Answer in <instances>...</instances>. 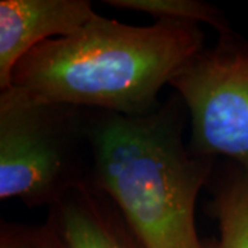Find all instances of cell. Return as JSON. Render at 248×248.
<instances>
[{
  "instance_id": "4",
  "label": "cell",
  "mask_w": 248,
  "mask_h": 248,
  "mask_svg": "<svg viewBox=\"0 0 248 248\" xmlns=\"http://www.w3.org/2000/svg\"><path fill=\"white\" fill-rule=\"evenodd\" d=\"M185 104L189 145L197 153L236 163L248 175V39L218 35L170 81Z\"/></svg>"
},
{
  "instance_id": "6",
  "label": "cell",
  "mask_w": 248,
  "mask_h": 248,
  "mask_svg": "<svg viewBox=\"0 0 248 248\" xmlns=\"http://www.w3.org/2000/svg\"><path fill=\"white\" fill-rule=\"evenodd\" d=\"M47 221L71 248H145L113 202L93 185L48 208Z\"/></svg>"
},
{
  "instance_id": "3",
  "label": "cell",
  "mask_w": 248,
  "mask_h": 248,
  "mask_svg": "<svg viewBox=\"0 0 248 248\" xmlns=\"http://www.w3.org/2000/svg\"><path fill=\"white\" fill-rule=\"evenodd\" d=\"M87 108L0 93V199L51 208L93 184Z\"/></svg>"
},
{
  "instance_id": "8",
  "label": "cell",
  "mask_w": 248,
  "mask_h": 248,
  "mask_svg": "<svg viewBox=\"0 0 248 248\" xmlns=\"http://www.w3.org/2000/svg\"><path fill=\"white\" fill-rule=\"evenodd\" d=\"M105 3L113 9L149 14L156 21L171 19L199 25L207 24L217 29L218 35L228 33L233 29L221 10L199 0H105Z\"/></svg>"
},
{
  "instance_id": "2",
  "label": "cell",
  "mask_w": 248,
  "mask_h": 248,
  "mask_svg": "<svg viewBox=\"0 0 248 248\" xmlns=\"http://www.w3.org/2000/svg\"><path fill=\"white\" fill-rule=\"evenodd\" d=\"M187 122L177 93L145 115L90 109L91 185L113 202L145 248H204L196 202L218 159L190 148Z\"/></svg>"
},
{
  "instance_id": "9",
  "label": "cell",
  "mask_w": 248,
  "mask_h": 248,
  "mask_svg": "<svg viewBox=\"0 0 248 248\" xmlns=\"http://www.w3.org/2000/svg\"><path fill=\"white\" fill-rule=\"evenodd\" d=\"M0 248H71L60 231L46 219L42 225L1 221Z\"/></svg>"
},
{
  "instance_id": "7",
  "label": "cell",
  "mask_w": 248,
  "mask_h": 248,
  "mask_svg": "<svg viewBox=\"0 0 248 248\" xmlns=\"http://www.w3.org/2000/svg\"><path fill=\"white\" fill-rule=\"evenodd\" d=\"M205 211L218 222L219 236L203 240L204 248H248V175L236 163L218 161L208 185Z\"/></svg>"
},
{
  "instance_id": "1",
  "label": "cell",
  "mask_w": 248,
  "mask_h": 248,
  "mask_svg": "<svg viewBox=\"0 0 248 248\" xmlns=\"http://www.w3.org/2000/svg\"><path fill=\"white\" fill-rule=\"evenodd\" d=\"M204 47L203 31L195 22L160 19L135 27L97 14L78 32L28 53L4 91L27 101L145 115Z\"/></svg>"
},
{
  "instance_id": "5",
  "label": "cell",
  "mask_w": 248,
  "mask_h": 248,
  "mask_svg": "<svg viewBox=\"0 0 248 248\" xmlns=\"http://www.w3.org/2000/svg\"><path fill=\"white\" fill-rule=\"evenodd\" d=\"M95 16L89 0H1L0 91L9 89L16 65L35 47L78 32Z\"/></svg>"
}]
</instances>
